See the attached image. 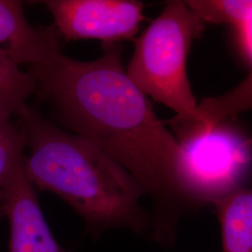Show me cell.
I'll use <instances>...</instances> for the list:
<instances>
[{
  "label": "cell",
  "instance_id": "obj_1",
  "mask_svg": "<svg viewBox=\"0 0 252 252\" xmlns=\"http://www.w3.org/2000/svg\"><path fill=\"white\" fill-rule=\"evenodd\" d=\"M103 55L84 62L60 51L28 66L36 98L63 130L98 146L140 184L157 220L170 223L199 206L186 155L149 97L126 74L122 43L102 46Z\"/></svg>",
  "mask_w": 252,
  "mask_h": 252
},
{
  "label": "cell",
  "instance_id": "obj_2",
  "mask_svg": "<svg viewBox=\"0 0 252 252\" xmlns=\"http://www.w3.org/2000/svg\"><path fill=\"white\" fill-rule=\"evenodd\" d=\"M15 116L29 152L25 171L36 189L63 200L94 232L122 227L141 233L148 228L149 215L140 204L144 189L108 153L27 103Z\"/></svg>",
  "mask_w": 252,
  "mask_h": 252
},
{
  "label": "cell",
  "instance_id": "obj_3",
  "mask_svg": "<svg viewBox=\"0 0 252 252\" xmlns=\"http://www.w3.org/2000/svg\"><path fill=\"white\" fill-rule=\"evenodd\" d=\"M204 24L184 1L165 2L161 14L134 40V54L126 68L139 90L171 108L181 121L197 117L187 61L191 42L203 33Z\"/></svg>",
  "mask_w": 252,
  "mask_h": 252
},
{
  "label": "cell",
  "instance_id": "obj_4",
  "mask_svg": "<svg viewBox=\"0 0 252 252\" xmlns=\"http://www.w3.org/2000/svg\"><path fill=\"white\" fill-rule=\"evenodd\" d=\"M222 124L180 145L186 155L190 186L200 207L243 187L241 183L249 170L248 141Z\"/></svg>",
  "mask_w": 252,
  "mask_h": 252
},
{
  "label": "cell",
  "instance_id": "obj_5",
  "mask_svg": "<svg viewBox=\"0 0 252 252\" xmlns=\"http://www.w3.org/2000/svg\"><path fill=\"white\" fill-rule=\"evenodd\" d=\"M54 28L65 41L98 39L102 46L135 40L145 17L136 0H45Z\"/></svg>",
  "mask_w": 252,
  "mask_h": 252
},
{
  "label": "cell",
  "instance_id": "obj_6",
  "mask_svg": "<svg viewBox=\"0 0 252 252\" xmlns=\"http://www.w3.org/2000/svg\"><path fill=\"white\" fill-rule=\"evenodd\" d=\"M25 155L11 172L5 189L9 252H68L57 242L46 221L37 189L25 171Z\"/></svg>",
  "mask_w": 252,
  "mask_h": 252
},
{
  "label": "cell",
  "instance_id": "obj_7",
  "mask_svg": "<svg viewBox=\"0 0 252 252\" xmlns=\"http://www.w3.org/2000/svg\"><path fill=\"white\" fill-rule=\"evenodd\" d=\"M54 27L36 28L18 0H0V54L16 65L43 63L60 52Z\"/></svg>",
  "mask_w": 252,
  "mask_h": 252
},
{
  "label": "cell",
  "instance_id": "obj_8",
  "mask_svg": "<svg viewBox=\"0 0 252 252\" xmlns=\"http://www.w3.org/2000/svg\"><path fill=\"white\" fill-rule=\"evenodd\" d=\"M252 73L234 90L219 97H208L197 104V117L193 121H181L172 118L164 125L172 127L180 145L207 134L224 123L226 118L252 108Z\"/></svg>",
  "mask_w": 252,
  "mask_h": 252
},
{
  "label": "cell",
  "instance_id": "obj_9",
  "mask_svg": "<svg viewBox=\"0 0 252 252\" xmlns=\"http://www.w3.org/2000/svg\"><path fill=\"white\" fill-rule=\"evenodd\" d=\"M212 204L221 229L222 252H252V189L240 187Z\"/></svg>",
  "mask_w": 252,
  "mask_h": 252
},
{
  "label": "cell",
  "instance_id": "obj_10",
  "mask_svg": "<svg viewBox=\"0 0 252 252\" xmlns=\"http://www.w3.org/2000/svg\"><path fill=\"white\" fill-rule=\"evenodd\" d=\"M35 90L32 77L0 54V121H10Z\"/></svg>",
  "mask_w": 252,
  "mask_h": 252
},
{
  "label": "cell",
  "instance_id": "obj_11",
  "mask_svg": "<svg viewBox=\"0 0 252 252\" xmlns=\"http://www.w3.org/2000/svg\"><path fill=\"white\" fill-rule=\"evenodd\" d=\"M204 23L228 24L234 27L252 19V0L184 1Z\"/></svg>",
  "mask_w": 252,
  "mask_h": 252
},
{
  "label": "cell",
  "instance_id": "obj_12",
  "mask_svg": "<svg viewBox=\"0 0 252 252\" xmlns=\"http://www.w3.org/2000/svg\"><path fill=\"white\" fill-rule=\"evenodd\" d=\"M25 139L17 124L0 121V220L4 217V195L9 176L25 155Z\"/></svg>",
  "mask_w": 252,
  "mask_h": 252
},
{
  "label": "cell",
  "instance_id": "obj_13",
  "mask_svg": "<svg viewBox=\"0 0 252 252\" xmlns=\"http://www.w3.org/2000/svg\"><path fill=\"white\" fill-rule=\"evenodd\" d=\"M232 28L235 48L244 62L251 67L252 60V19L232 27Z\"/></svg>",
  "mask_w": 252,
  "mask_h": 252
}]
</instances>
